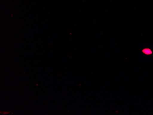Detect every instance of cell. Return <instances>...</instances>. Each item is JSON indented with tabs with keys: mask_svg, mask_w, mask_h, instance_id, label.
<instances>
[{
	"mask_svg": "<svg viewBox=\"0 0 153 115\" xmlns=\"http://www.w3.org/2000/svg\"><path fill=\"white\" fill-rule=\"evenodd\" d=\"M143 52L147 55H149L152 54V51L151 50L148 48H145L143 50Z\"/></svg>",
	"mask_w": 153,
	"mask_h": 115,
	"instance_id": "obj_1",
	"label": "cell"
}]
</instances>
